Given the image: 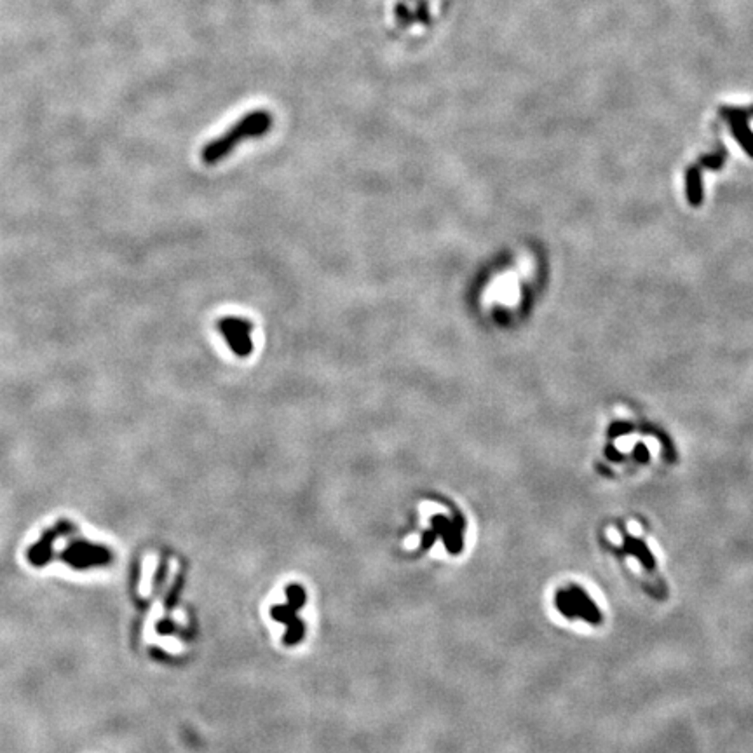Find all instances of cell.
I'll list each match as a JSON object with an SVG mask.
<instances>
[{
  "instance_id": "3957f363",
  "label": "cell",
  "mask_w": 753,
  "mask_h": 753,
  "mask_svg": "<svg viewBox=\"0 0 753 753\" xmlns=\"http://www.w3.org/2000/svg\"><path fill=\"white\" fill-rule=\"evenodd\" d=\"M558 603H560V609L567 614H579V616L586 617L590 621L599 619V616H596L599 612H596L594 605L590 602L586 594L579 590H570L567 593L560 594V602Z\"/></svg>"
},
{
  "instance_id": "7a4b0ae2",
  "label": "cell",
  "mask_w": 753,
  "mask_h": 753,
  "mask_svg": "<svg viewBox=\"0 0 753 753\" xmlns=\"http://www.w3.org/2000/svg\"><path fill=\"white\" fill-rule=\"evenodd\" d=\"M218 328L229 342L232 352L237 356H248L253 351V340H251V325L246 319L225 318L218 321Z\"/></svg>"
},
{
  "instance_id": "6da1fadb",
  "label": "cell",
  "mask_w": 753,
  "mask_h": 753,
  "mask_svg": "<svg viewBox=\"0 0 753 753\" xmlns=\"http://www.w3.org/2000/svg\"><path fill=\"white\" fill-rule=\"evenodd\" d=\"M270 119L267 114H257L251 115V117L244 119L243 122L236 124L232 131L225 134V137L218 138L214 143L208 145L203 150V161L206 164H214L217 161L223 159L225 155H229V152L236 147L241 141L243 137H260V134L265 133L269 130Z\"/></svg>"
}]
</instances>
